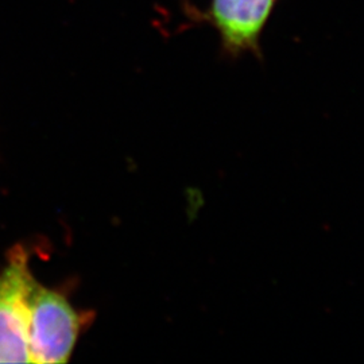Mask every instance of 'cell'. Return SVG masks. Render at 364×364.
Wrapping results in <instances>:
<instances>
[{"label": "cell", "instance_id": "6da1fadb", "mask_svg": "<svg viewBox=\"0 0 364 364\" xmlns=\"http://www.w3.org/2000/svg\"><path fill=\"white\" fill-rule=\"evenodd\" d=\"M93 313L78 311L64 291L43 287L33 278L27 294V341L30 362H69L81 332L90 326Z\"/></svg>", "mask_w": 364, "mask_h": 364}, {"label": "cell", "instance_id": "7a4b0ae2", "mask_svg": "<svg viewBox=\"0 0 364 364\" xmlns=\"http://www.w3.org/2000/svg\"><path fill=\"white\" fill-rule=\"evenodd\" d=\"M28 254L14 247L0 272V363H30L27 341V294L34 275Z\"/></svg>", "mask_w": 364, "mask_h": 364}, {"label": "cell", "instance_id": "3957f363", "mask_svg": "<svg viewBox=\"0 0 364 364\" xmlns=\"http://www.w3.org/2000/svg\"><path fill=\"white\" fill-rule=\"evenodd\" d=\"M277 0H210L207 19L220 37L223 55L262 58L260 38Z\"/></svg>", "mask_w": 364, "mask_h": 364}]
</instances>
